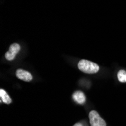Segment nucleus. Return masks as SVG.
Instances as JSON below:
<instances>
[{
	"mask_svg": "<svg viewBox=\"0 0 126 126\" xmlns=\"http://www.w3.org/2000/svg\"><path fill=\"white\" fill-rule=\"evenodd\" d=\"M16 76L20 80H23L24 82H31L32 79V76L30 73L27 70H23V69H18L16 71Z\"/></svg>",
	"mask_w": 126,
	"mask_h": 126,
	"instance_id": "nucleus-4",
	"label": "nucleus"
},
{
	"mask_svg": "<svg viewBox=\"0 0 126 126\" xmlns=\"http://www.w3.org/2000/svg\"><path fill=\"white\" fill-rule=\"evenodd\" d=\"M117 76H118V79L120 82H126V71L125 70H121L118 72V74H117Z\"/></svg>",
	"mask_w": 126,
	"mask_h": 126,
	"instance_id": "nucleus-7",
	"label": "nucleus"
},
{
	"mask_svg": "<svg viewBox=\"0 0 126 126\" xmlns=\"http://www.w3.org/2000/svg\"><path fill=\"white\" fill-rule=\"evenodd\" d=\"M73 100L79 104H84L85 102V94L81 91H76L73 94Z\"/></svg>",
	"mask_w": 126,
	"mask_h": 126,
	"instance_id": "nucleus-5",
	"label": "nucleus"
},
{
	"mask_svg": "<svg viewBox=\"0 0 126 126\" xmlns=\"http://www.w3.org/2000/svg\"><path fill=\"white\" fill-rule=\"evenodd\" d=\"M89 121L91 126H107L106 122L103 119L98 112L95 110H92L89 112Z\"/></svg>",
	"mask_w": 126,
	"mask_h": 126,
	"instance_id": "nucleus-2",
	"label": "nucleus"
},
{
	"mask_svg": "<svg viewBox=\"0 0 126 126\" xmlns=\"http://www.w3.org/2000/svg\"><path fill=\"white\" fill-rule=\"evenodd\" d=\"M78 68L82 72L88 73V74H94L99 71L100 67L99 66L91 61L88 60H81L78 63Z\"/></svg>",
	"mask_w": 126,
	"mask_h": 126,
	"instance_id": "nucleus-1",
	"label": "nucleus"
},
{
	"mask_svg": "<svg viewBox=\"0 0 126 126\" xmlns=\"http://www.w3.org/2000/svg\"><path fill=\"white\" fill-rule=\"evenodd\" d=\"M0 97H1V100L4 102L5 104H10L12 102L11 97L8 96V94L4 89L0 90Z\"/></svg>",
	"mask_w": 126,
	"mask_h": 126,
	"instance_id": "nucleus-6",
	"label": "nucleus"
},
{
	"mask_svg": "<svg viewBox=\"0 0 126 126\" xmlns=\"http://www.w3.org/2000/svg\"><path fill=\"white\" fill-rule=\"evenodd\" d=\"M20 50V45L17 43H13L10 45L8 51L5 54V58L8 61H13L16 55L18 54V52Z\"/></svg>",
	"mask_w": 126,
	"mask_h": 126,
	"instance_id": "nucleus-3",
	"label": "nucleus"
},
{
	"mask_svg": "<svg viewBox=\"0 0 126 126\" xmlns=\"http://www.w3.org/2000/svg\"><path fill=\"white\" fill-rule=\"evenodd\" d=\"M73 126H84V125H83V124H82V123L79 122V123H76Z\"/></svg>",
	"mask_w": 126,
	"mask_h": 126,
	"instance_id": "nucleus-8",
	"label": "nucleus"
}]
</instances>
